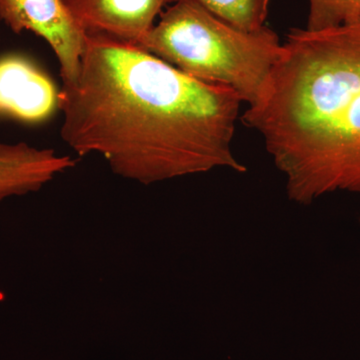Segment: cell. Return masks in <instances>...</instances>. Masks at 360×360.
Returning <instances> with one entry per match:
<instances>
[{
  "label": "cell",
  "mask_w": 360,
  "mask_h": 360,
  "mask_svg": "<svg viewBox=\"0 0 360 360\" xmlns=\"http://www.w3.org/2000/svg\"><path fill=\"white\" fill-rule=\"evenodd\" d=\"M240 97L188 77L141 47L86 35L75 82L63 84L60 134L149 184L219 167L246 172L232 151Z\"/></svg>",
  "instance_id": "1"
},
{
  "label": "cell",
  "mask_w": 360,
  "mask_h": 360,
  "mask_svg": "<svg viewBox=\"0 0 360 360\" xmlns=\"http://www.w3.org/2000/svg\"><path fill=\"white\" fill-rule=\"evenodd\" d=\"M283 47L243 122L264 139L291 200L360 193V23L295 28Z\"/></svg>",
  "instance_id": "2"
},
{
  "label": "cell",
  "mask_w": 360,
  "mask_h": 360,
  "mask_svg": "<svg viewBox=\"0 0 360 360\" xmlns=\"http://www.w3.org/2000/svg\"><path fill=\"white\" fill-rule=\"evenodd\" d=\"M139 47L205 84L236 91L255 103L283 53L269 26L245 32L213 15L193 0H177Z\"/></svg>",
  "instance_id": "3"
},
{
  "label": "cell",
  "mask_w": 360,
  "mask_h": 360,
  "mask_svg": "<svg viewBox=\"0 0 360 360\" xmlns=\"http://www.w3.org/2000/svg\"><path fill=\"white\" fill-rule=\"evenodd\" d=\"M0 20L13 32L44 39L58 59L63 84L75 82L86 34L63 0H0Z\"/></svg>",
  "instance_id": "4"
},
{
  "label": "cell",
  "mask_w": 360,
  "mask_h": 360,
  "mask_svg": "<svg viewBox=\"0 0 360 360\" xmlns=\"http://www.w3.org/2000/svg\"><path fill=\"white\" fill-rule=\"evenodd\" d=\"M86 35L139 46L161 13L177 0H63Z\"/></svg>",
  "instance_id": "5"
},
{
  "label": "cell",
  "mask_w": 360,
  "mask_h": 360,
  "mask_svg": "<svg viewBox=\"0 0 360 360\" xmlns=\"http://www.w3.org/2000/svg\"><path fill=\"white\" fill-rule=\"evenodd\" d=\"M58 96L51 78L30 59L18 54L0 58V115L44 122L58 110Z\"/></svg>",
  "instance_id": "6"
},
{
  "label": "cell",
  "mask_w": 360,
  "mask_h": 360,
  "mask_svg": "<svg viewBox=\"0 0 360 360\" xmlns=\"http://www.w3.org/2000/svg\"><path fill=\"white\" fill-rule=\"evenodd\" d=\"M72 158L25 142L0 143V201L39 191L56 174L75 167Z\"/></svg>",
  "instance_id": "7"
},
{
  "label": "cell",
  "mask_w": 360,
  "mask_h": 360,
  "mask_svg": "<svg viewBox=\"0 0 360 360\" xmlns=\"http://www.w3.org/2000/svg\"><path fill=\"white\" fill-rule=\"evenodd\" d=\"M206 11L245 32L266 26L270 0H193Z\"/></svg>",
  "instance_id": "8"
},
{
  "label": "cell",
  "mask_w": 360,
  "mask_h": 360,
  "mask_svg": "<svg viewBox=\"0 0 360 360\" xmlns=\"http://www.w3.org/2000/svg\"><path fill=\"white\" fill-rule=\"evenodd\" d=\"M360 23V0H309L307 30H323Z\"/></svg>",
  "instance_id": "9"
},
{
  "label": "cell",
  "mask_w": 360,
  "mask_h": 360,
  "mask_svg": "<svg viewBox=\"0 0 360 360\" xmlns=\"http://www.w3.org/2000/svg\"><path fill=\"white\" fill-rule=\"evenodd\" d=\"M359 221H360V220H359Z\"/></svg>",
  "instance_id": "10"
}]
</instances>
